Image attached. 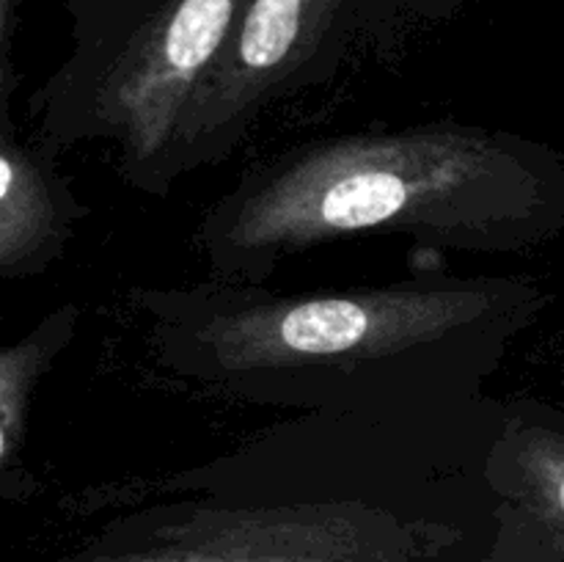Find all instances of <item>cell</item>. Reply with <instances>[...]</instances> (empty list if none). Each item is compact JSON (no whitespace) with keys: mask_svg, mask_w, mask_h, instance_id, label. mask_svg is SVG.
I'll return each mask as SVG.
<instances>
[{"mask_svg":"<svg viewBox=\"0 0 564 562\" xmlns=\"http://www.w3.org/2000/svg\"><path fill=\"white\" fill-rule=\"evenodd\" d=\"M551 303L529 273H419L314 292L207 275L130 290L169 378L240 406L402 428L499 417L488 380Z\"/></svg>","mask_w":564,"mask_h":562,"instance_id":"6da1fadb","label":"cell"},{"mask_svg":"<svg viewBox=\"0 0 564 562\" xmlns=\"http://www.w3.org/2000/svg\"><path fill=\"white\" fill-rule=\"evenodd\" d=\"M521 253L564 235V154L460 119L339 132L253 160L204 209L207 275L268 284L301 253L358 237Z\"/></svg>","mask_w":564,"mask_h":562,"instance_id":"7a4b0ae2","label":"cell"},{"mask_svg":"<svg viewBox=\"0 0 564 562\" xmlns=\"http://www.w3.org/2000/svg\"><path fill=\"white\" fill-rule=\"evenodd\" d=\"M246 3L66 0L72 50L28 97L31 138L53 158L108 143L130 191L169 198L182 121Z\"/></svg>","mask_w":564,"mask_h":562,"instance_id":"3957f363","label":"cell"},{"mask_svg":"<svg viewBox=\"0 0 564 562\" xmlns=\"http://www.w3.org/2000/svg\"><path fill=\"white\" fill-rule=\"evenodd\" d=\"M457 538L358 496L187 494L116 518L53 562H427Z\"/></svg>","mask_w":564,"mask_h":562,"instance_id":"277c9868","label":"cell"},{"mask_svg":"<svg viewBox=\"0 0 564 562\" xmlns=\"http://www.w3.org/2000/svg\"><path fill=\"white\" fill-rule=\"evenodd\" d=\"M358 9L361 0H248L182 121L180 182L231 158L264 110L334 77Z\"/></svg>","mask_w":564,"mask_h":562,"instance_id":"5b68a950","label":"cell"},{"mask_svg":"<svg viewBox=\"0 0 564 562\" xmlns=\"http://www.w3.org/2000/svg\"><path fill=\"white\" fill-rule=\"evenodd\" d=\"M501 543L523 562H564V408L505 400V424L485 457Z\"/></svg>","mask_w":564,"mask_h":562,"instance_id":"8992f818","label":"cell"},{"mask_svg":"<svg viewBox=\"0 0 564 562\" xmlns=\"http://www.w3.org/2000/svg\"><path fill=\"white\" fill-rule=\"evenodd\" d=\"M86 215L58 158L25 141L11 110H0V279L28 281L55 268Z\"/></svg>","mask_w":564,"mask_h":562,"instance_id":"52a82bcc","label":"cell"},{"mask_svg":"<svg viewBox=\"0 0 564 562\" xmlns=\"http://www.w3.org/2000/svg\"><path fill=\"white\" fill-rule=\"evenodd\" d=\"M77 323L80 306L66 301L0 353V494L6 499H25L36 485L28 466L33 400L61 353L75 339Z\"/></svg>","mask_w":564,"mask_h":562,"instance_id":"ba28073f","label":"cell"},{"mask_svg":"<svg viewBox=\"0 0 564 562\" xmlns=\"http://www.w3.org/2000/svg\"><path fill=\"white\" fill-rule=\"evenodd\" d=\"M460 0H422L419 3V11H424L427 17H446L457 9Z\"/></svg>","mask_w":564,"mask_h":562,"instance_id":"9c48e42d","label":"cell"}]
</instances>
